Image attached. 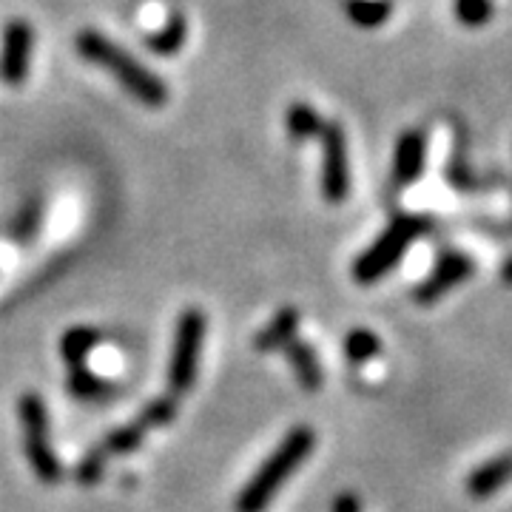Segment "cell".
I'll list each match as a JSON object with an SVG mask.
<instances>
[{
	"mask_svg": "<svg viewBox=\"0 0 512 512\" xmlns=\"http://www.w3.org/2000/svg\"><path fill=\"white\" fill-rule=\"evenodd\" d=\"M77 52L83 60L109 72L137 103H143L148 109H160L168 103V86L163 77H157L148 66H143L134 55H128L120 43H114L103 32H94V29L80 32Z\"/></svg>",
	"mask_w": 512,
	"mask_h": 512,
	"instance_id": "1",
	"label": "cell"
},
{
	"mask_svg": "<svg viewBox=\"0 0 512 512\" xmlns=\"http://www.w3.org/2000/svg\"><path fill=\"white\" fill-rule=\"evenodd\" d=\"M313 447H316V433L308 424L291 427L285 433V439L276 444L274 453L259 464V470L251 476V481L239 490L237 512L268 510L279 490L288 484V478L308 461Z\"/></svg>",
	"mask_w": 512,
	"mask_h": 512,
	"instance_id": "2",
	"label": "cell"
},
{
	"mask_svg": "<svg viewBox=\"0 0 512 512\" xmlns=\"http://www.w3.org/2000/svg\"><path fill=\"white\" fill-rule=\"evenodd\" d=\"M427 228H430V222L424 220V217H416V214L396 217L379 237L373 239V245L367 251L356 256L353 279L359 285H376L379 279H384L402 262L404 254L410 251V245L419 242L427 234Z\"/></svg>",
	"mask_w": 512,
	"mask_h": 512,
	"instance_id": "3",
	"label": "cell"
},
{
	"mask_svg": "<svg viewBox=\"0 0 512 512\" xmlns=\"http://www.w3.org/2000/svg\"><path fill=\"white\" fill-rule=\"evenodd\" d=\"M20 427H23V453L40 484L55 487L63 478V467L52 447V424H49V407L37 393H23L18 402Z\"/></svg>",
	"mask_w": 512,
	"mask_h": 512,
	"instance_id": "4",
	"label": "cell"
},
{
	"mask_svg": "<svg viewBox=\"0 0 512 512\" xmlns=\"http://www.w3.org/2000/svg\"><path fill=\"white\" fill-rule=\"evenodd\" d=\"M208 333V319L197 308H185L174 328V345L168 359V390L171 396H185L197 382L202 342Z\"/></svg>",
	"mask_w": 512,
	"mask_h": 512,
	"instance_id": "5",
	"label": "cell"
},
{
	"mask_svg": "<svg viewBox=\"0 0 512 512\" xmlns=\"http://www.w3.org/2000/svg\"><path fill=\"white\" fill-rule=\"evenodd\" d=\"M322 143V197L330 205H339L350 197V157L348 137L339 123H325L322 134L316 137Z\"/></svg>",
	"mask_w": 512,
	"mask_h": 512,
	"instance_id": "6",
	"label": "cell"
},
{
	"mask_svg": "<svg viewBox=\"0 0 512 512\" xmlns=\"http://www.w3.org/2000/svg\"><path fill=\"white\" fill-rule=\"evenodd\" d=\"M473 274H476V259L473 256L464 254V251H453V248L441 251L439 259L430 268V274L413 288V299L419 305H436L439 299H444L458 285H464Z\"/></svg>",
	"mask_w": 512,
	"mask_h": 512,
	"instance_id": "7",
	"label": "cell"
},
{
	"mask_svg": "<svg viewBox=\"0 0 512 512\" xmlns=\"http://www.w3.org/2000/svg\"><path fill=\"white\" fill-rule=\"evenodd\" d=\"M35 52V29L23 18H12L0 35V83L23 86Z\"/></svg>",
	"mask_w": 512,
	"mask_h": 512,
	"instance_id": "8",
	"label": "cell"
},
{
	"mask_svg": "<svg viewBox=\"0 0 512 512\" xmlns=\"http://www.w3.org/2000/svg\"><path fill=\"white\" fill-rule=\"evenodd\" d=\"M424 165H427V137L421 128H407L399 134L393 148V183L399 188L419 183Z\"/></svg>",
	"mask_w": 512,
	"mask_h": 512,
	"instance_id": "9",
	"label": "cell"
},
{
	"mask_svg": "<svg viewBox=\"0 0 512 512\" xmlns=\"http://www.w3.org/2000/svg\"><path fill=\"white\" fill-rule=\"evenodd\" d=\"M510 481H512V450H507V453H498V456L487 458L484 464H478L476 470H470L464 490H467L470 498L484 501V498H490V495H495L498 490H504Z\"/></svg>",
	"mask_w": 512,
	"mask_h": 512,
	"instance_id": "10",
	"label": "cell"
},
{
	"mask_svg": "<svg viewBox=\"0 0 512 512\" xmlns=\"http://www.w3.org/2000/svg\"><path fill=\"white\" fill-rule=\"evenodd\" d=\"M282 350H285V359H288V365H291L296 382L302 384V390H305V393H319L322 384H325V370H322V359H319V353L313 350L311 342L293 336L291 342Z\"/></svg>",
	"mask_w": 512,
	"mask_h": 512,
	"instance_id": "11",
	"label": "cell"
},
{
	"mask_svg": "<svg viewBox=\"0 0 512 512\" xmlns=\"http://www.w3.org/2000/svg\"><path fill=\"white\" fill-rule=\"evenodd\" d=\"M299 322H302V313L296 311V308H282L279 313H274V319L265 328L256 333L254 348L259 353L282 350L299 333Z\"/></svg>",
	"mask_w": 512,
	"mask_h": 512,
	"instance_id": "12",
	"label": "cell"
},
{
	"mask_svg": "<svg viewBox=\"0 0 512 512\" xmlns=\"http://www.w3.org/2000/svg\"><path fill=\"white\" fill-rule=\"evenodd\" d=\"M100 333L94 328H86V325H77V328H69L60 339V356L69 367L86 365V359L92 356V350L100 345Z\"/></svg>",
	"mask_w": 512,
	"mask_h": 512,
	"instance_id": "13",
	"label": "cell"
},
{
	"mask_svg": "<svg viewBox=\"0 0 512 512\" xmlns=\"http://www.w3.org/2000/svg\"><path fill=\"white\" fill-rule=\"evenodd\" d=\"M148 436V427L140 419L128 421L123 427H117V430H111L106 439L97 444V450L103 453L106 458L114 456H128V453H134L137 447H143V441Z\"/></svg>",
	"mask_w": 512,
	"mask_h": 512,
	"instance_id": "14",
	"label": "cell"
},
{
	"mask_svg": "<svg viewBox=\"0 0 512 512\" xmlns=\"http://www.w3.org/2000/svg\"><path fill=\"white\" fill-rule=\"evenodd\" d=\"M185 37H188V23H185V15L177 12V15H171V18L165 20L163 29H157V32L148 35V52L160 57L177 55L185 46Z\"/></svg>",
	"mask_w": 512,
	"mask_h": 512,
	"instance_id": "15",
	"label": "cell"
},
{
	"mask_svg": "<svg viewBox=\"0 0 512 512\" xmlns=\"http://www.w3.org/2000/svg\"><path fill=\"white\" fill-rule=\"evenodd\" d=\"M322 126H325V120L319 117V111L313 109L311 103H293L285 114V128H288L293 143L316 140L322 134Z\"/></svg>",
	"mask_w": 512,
	"mask_h": 512,
	"instance_id": "16",
	"label": "cell"
},
{
	"mask_svg": "<svg viewBox=\"0 0 512 512\" xmlns=\"http://www.w3.org/2000/svg\"><path fill=\"white\" fill-rule=\"evenodd\" d=\"M345 15L359 29H379L393 15V0H345Z\"/></svg>",
	"mask_w": 512,
	"mask_h": 512,
	"instance_id": "17",
	"label": "cell"
},
{
	"mask_svg": "<svg viewBox=\"0 0 512 512\" xmlns=\"http://www.w3.org/2000/svg\"><path fill=\"white\" fill-rule=\"evenodd\" d=\"M66 390L72 393L74 399H80V402H97V399L109 396L111 384L106 382V379H100L97 373H92L86 365H77L69 367Z\"/></svg>",
	"mask_w": 512,
	"mask_h": 512,
	"instance_id": "18",
	"label": "cell"
},
{
	"mask_svg": "<svg viewBox=\"0 0 512 512\" xmlns=\"http://www.w3.org/2000/svg\"><path fill=\"white\" fill-rule=\"evenodd\" d=\"M379 353H382V342H379V336L373 330L356 328L345 336V356L353 365H367Z\"/></svg>",
	"mask_w": 512,
	"mask_h": 512,
	"instance_id": "19",
	"label": "cell"
},
{
	"mask_svg": "<svg viewBox=\"0 0 512 512\" xmlns=\"http://www.w3.org/2000/svg\"><path fill=\"white\" fill-rule=\"evenodd\" d=\"M453 15L467 29L487 26L495 15V0H453Z\"/></svg>",
	"mask_w": 512,
	"mask_h": 512,
	"instance_id": "20",
	"label": "cell"
},
{
	"mask_svg": "<svg viewBox=\"0 0 512 512\" xmlns=\"http://www.w3.org/2000/svg\"><path fill=\"white\" fill-rule=\"evenodd\" d=\"M174 416H177V396H160V399H151V402L140 410L137 419L143 421L148 430H154V427L171 424Z\"/></svg>",
	"mask_w": 512,
	"mask_h": 512,
	"instance_id": "21",
	"label": "cell"
},
{
	"mask_svg": "<svg viewBox=\"0 0 512 512\" xmlns=\"http://www.w3.org/2000/svg\"><path fill=\"white\" fill-rule=\"evenodd\" d=\"M106 464H109V458L103 456L97 447H94L89 456H83V461H80V467H77V481L83 484V487H92V484H97L100 478H103V473H106Z\"/></svg>",
	"mask_w": 512,
	"mask_h": 512,
	"instance_id": "22",
	"label": "cell"
},
{
	"mask_svg": "<svg viewBox=\"0 0 512 512\" xmlns=\"http://www.w3.org/2000/svg\"><path fill=\"white\" fill-rule=\"evenodd\" d=\"M330 512H365V507L356 493H339L330 504Z\"/></svg>",
	"mask_w": 512,
	"mask_h": 512,
	"instance_id": "23",
	"label": "cell"
},
{
	"mask_svg": "<svg viewBox=\"0 0 512 512\" xmlns=\"http://www.w3.org/2000/svg\"><path fill=\"white\" fill-rule=\"evenodd\" d=\"M501 282H504V285H512V256H507L504 265H501Z\"/></svg>",
	"mask_w": 512,
	"mask_h": 512,
	"instance_id": "24",
	"label": "cell"
}]
</instances>
